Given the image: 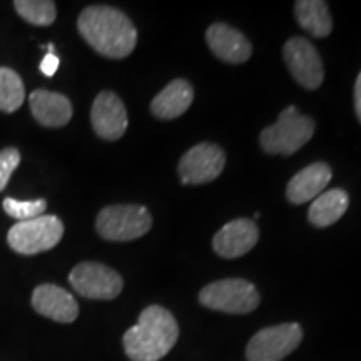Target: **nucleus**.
Instances as JSON below:
<instances>
[{
    "label": "nucleus",
    "instance_id": "obj_13",
    "mask_svg": "<svg viewBox=\"0 0 361 361\" xmlns=\"http://www.w3.org/2000/svg\"><path fill=\"white\" fill-rule=\"evenodd\" d=\"M32 306L39 314L57 323H72L79 316L75 298L57 284H40L32 293Z\"/></svg>",
    "mask_w": 361,
    "mask_h": 361
},
{
    "label": "nucleus",
    "instance_id": "obj_22",
    "mask_svg": "<svg viewBox=\"0 0 361 361\" xmlns=\"http://www.w3.org/2000/svg\"><path fill=\"white\" fill-rule=\"evenodd\" d=\"M47 209V201L45 200H34V201H19L13 197H6L4 200V211L17 219L19 223L22 221H30L44 216V211Z\"/></svg>",
    "mask_w": 361,
    "mask_h": 361
},
{
    "label": "nucleus",
    "instance_id": "obj_21",
    "mask_svg": "<svg viewBox=\"0 0 361 361\" xmlns=\"http://www.w3.org/2000/svg\"><path fill=\"white\" fill-rule=\"evenodd\" d=\"M13 7L22 19L32 25L47 27L57 17L56 4L51 0H16Z\"/></svg>",
    "mask_w": 361,
    "mask_h": 361
},
{
    "label": "nucleus",
    "instance_id": "obj_5",
    "mask_svg": "<svg viewBox=\"0 0 361 361\" xmlns=\"http://www.w3.org/2000/svg\"><path fill=\"white\" fill-rule=\"evenodd\" d=\"M152 226L147 207L137 204H117L104 207L97 214L96 229L107 241H133L142 238Z\"/></svg>",
    "mask_w": 361,
    "mask_h": 361
},
{
    "label": "nucleus",
    "instance_id": "obj_24",
    "mask_svg": "<svg viewBox=\"0 0 361 361\" xmlns=\"http://www.w3.org/2000/svg\"><path fill=\"white\" fill-rule=\"evenodd\" d=\"M59 64H61V61H59V57L56 56V54L47 52L45 54L44 61L40 62V71H42V74L47 75V78H52V75L56 74L59 69Z\"/></svg>",
    "mask_w": 361,
    "mask_h": 361
},
{
    "label": "nucleus",
    "instance_id": "obj_15",
    "mask_svg": "<svg viewBox=\"0 0 361 361\" xmlns=\"http://www.w3.org/2000/svg\"><path fill=\"white\" fill-rule=\"evenodd\" d=\"M30 111L45 128H62L72 119V104L64 94L37 89L29 97Z\"/></svg>",
    "mask_w": 361,
    "mask_h": 361
},
{
    "label": "nucleus",
    "instance_id": "obj_17",
    "mask_svg": "<svg viewBox=\"0 0 361 361\" xmlns=\"http://www.w3.org/2000/svg\"><path fill=\"white\" fill-rule=\"evenodd\" d=\"M192 99V85L186 79H174L152 99L151 111L159 119H176L191 107Z\"/></svg>",
    "mask_w": 361,
    "mask_h": 361
},
{
    "label": "nucleus",
    "instance_id": "obj_8",
    "mask_svg": "<svg viewBox=\"0 0 361 361\" xmlns=\"http://www.w3.org/2000/svg\"><path fill=\"white\" fill-rule=\"evenodd\" d=\"M69 283L87 300H114L123 291L124 281L116 269L101 263H80L71 271Z\"/></svg>",
    "mask_w": 361,
    "mask_h": 361
},
{
    "label": "nucleus",
    "instance_id": "obj_11",
    "mask_svg": "<svg viewBox=\"0 0 361 361\" xmlns=\"http://www.w3.org/2000/svg\"><path fill=\"white\" fill-rule=\"evenodd\" d=\"M90 123L92 129L101 139L117 141L128 130V111L124 102L112 90H102L94 99L90 109Z\"/></svg>",
    "mask_w": 361,
    "mask_h": 361
},
{
    "label": "nucleus",
    "instance_id": "obj_23",
    "mask_svg": "<svg viewBox=\"0 0 361 361\" xmlns=\"http://www.w3.org/2000/svg\"><path fill=\"white\" fill-rule=\"evenodd\" d=\"M19 164L20 152L16 147H7L0 151V191H4L7 188L11 176Z\"/></svg>",
    "mask_w": 361,
    "mask_h": 361
},
{
    "label": "nucleus",
    "instance_id": "obj_19",
    "mask_svg": "<svg viewBox=\"0 0 361 361\" xmlns=\"http://www.w3.org/2000/svg\"><path fill=\"white\" fill-rule=\"evenodd\" d=\"M296 20L306 32L316 39L328 37L333 30L331 13L328 4L322 0H300L295 4Z\"/></svg>",
    "mask_w": 361,
    "mask_h": 361
},
{
    "label": "nucleus",
    "instance_id": "obj_14",
    "mask_svg": "<svg viewBox=\"0 0 361 361\" xmlns=\"http://www.w3.org/2000/svg\"><path fill=\"white\" fill-rule=\"evenodd\" d=\"M206 40L214 56L228 64H243L252 54V45L245 34L224 22L211 25L206 32Z\"/></svg>",
    "mask_w": 361,
    "mask_h": 361
},
{
    "label": "nucleus",
    "instance_id": "obj_10",
    "mask_svg": "<svg viewBox=\"0 0 361 361\" xmlns=\"http://www.w3.org/2000/svg\"><path fill=\"white\" fill-rule=\"evenodd\" d=\"M226 164L223 147L213 142H201L180 157L178 173L183 184H206L218 179Z\"/></svg>",
    "mask_w": 361,
    "mask_h": 361
},
{
    "label": "nucleus",
    "instance_id": "obj_9",
    "mask_svg": "<svg viewBox=\"0 0 361 361\" xmlns=\"http://www.w3.org/2000/svg\"><path fill=\"white\" fill-rule=\"evenodd\" d=\"M283 57L293 79L301 87L316 90L324 79L322 57L314 45L305 37H291L284 44Z\"/></svg>",
    "mask_w": 361,
    "mask_h": 361
},
{
    "label": "nucleus",
    "instance_id": "obj_20",
    "mask_svg": "<svg viewBox=\"0 0 361 361\" xmlns=\"http://www.w3.org/2000/svg\"><path fill=\"white\" fill-rule=\"evenodd\" d=\"M25 101V89L20 75L8 67H0V111L12 114Z\"/></svg>",
    "mask_w": 361,
    "mask_h": 361
},
{
    "label": "nucleus",
    "instance_id": "obj_6",
    "mask_svg": "<svg viewBox=\"0 0 361 361\" xmlns=\"http://www.w3.org/2000/svg\"><path fill=\"white\" fill-rule=\"evenodd\" d=\"M64 236V224L57 216H40V218L22 221L8 229L7 241L13 251L24 256L56 247Z\"/></svg>",
    "mask_w": 361,
    "mask_h": 361
},
{
    "label": "nucleus",
    "instance_id": "obj_12",
    "mask_svg": "<svg viewBox=\"0 0 361 361\" xmlns=\"http://www.w3.org/2000/svg\"><path fill=\"white\" fill-rule=\"evenodd\" d=\"M259 239V229L251 219H234L224 224L213 238L216 255L226 259H236L245 256L256 246Z\"/></svg>",
    "mask_w": 361,
    "mask_h": 361
},
{
    "label": "nucleus",
    "instance_id": "obj_1",
    "mask_svg": "<svg viewBox=\"0 0 361 361\" xmlns=\"http://www.w3.org/2000/svg\"><path fill=\"white\" fill-rule=\"evenodd\" d=\"M78 29L94 51L109 59L130 56L137 44V30L134 24L116 7H85L78 19Z\"/></svg>",
    "mask_w": 361,
    "mask_h": 361
},
{
    "label": "nucleus",
    "instance_id": "obj_26",
    "mask_svg": "<svg viewBox=\"0 0 361 361\" xmlns=\"http://www.w3.org/2000/svg\"><path fill=\"white\" fill-rule=\"evenodd\" d=\"M252 218H255V219H259V218H261V214H259V213H255V216H252Z\"/></svg>",
    "mask_w": 361,
    "mask_h": 361
},
{
    "label": "nucleus",
    "instance_id": "obj_16",
    "mask_svg": "<svg viewBox=\"0 0 361 361\" xmlns=\"http://www.w3.org/2000/svg\"><path fill=\"white\" fill-rule=\"evenodd\" d=\"M331 168L324 162H314L308 168L301 169L288 183L286 197L291 204H305L316 200L331 180Z\"/></svg>",
    "mask_w": 361,
    "mask_h": 361
},
{
    "label": "nucleus",
    "instance_id": "obj_7",
    "mask_svg": "<svg viewBox=\"0 0 361 361\" xmlns=\"http://www.w3.org/2000/svg\"><path fill=\"white\" fill-rule=\"evenodd\" d=\"M303 340V329L298 323H283L263 328L246 346L247 361H281L291 355Z\"/></svg>",
    "mask_w": 361,
    "mask_h": 361
},
{
    "label": "nucleus",
    "instance_id": "obj_2",
    "mask_svg": "<svg viewBox=\"0 0 361 361\" xmlns=\"http://www.w3.org/2000/svg\"><path fill=\"white\" fill-rule=\"evenodd\" d=\"M178 338L179 326L173 313L159 305H151L126 331L123 345L130 361H159L173 350Z\"/></svg>",
    "mask_w": 361,
    "mask_h": 361
},
{
    "label": "nucleus",
    "instance_id": "obj_3",
    "mask_svg": "<svg viewBox=\"0 0 361 361\" xmlns=\"http://www.w3.org/2000/svg\"><path fill=\"white\" fill-rule=\"evenodd\" d=\"M313 134L314 121L308 116L300 114L295 106H290L281 111L276 124L263 129L259 142L268 154L291 156L311 141Z\"/></svg>",
    "mask_w": 361,
    "mask_h": 361
},
{
    "label": "nucleus",
    "instance_id": "obj_25",
    "mask_svg": "<svg viewBox=\"0 0 361 361\" xmlns=\"http://www.w3.org/2000/svg\"><path fill=\"white\" fill-rule=\"evenodd\" d=\"M355 111H356V116H358V119L361 123V72H360L358 79H356V84H355Z\"/></svg>",
    "mask_w": 361,
    "mask_h": 361
},
{
    "label": "nucleus",
    "instance_id": "obj_4",
    "mask_svg": "<svg viewBox=\"0 0 361 361\" xmlns=\"http://www.w3.org/2000/svg\"><path fill=\"white\" fill-rule=\"evenodd\" d=\"M200 303L214 311L229 314H246L259 306V293L246 279H219L204 286L200 293Z\"/></svg>",
    "mask_w": 361,
    "mask_h": 361
},
{
    "label": "nucleus",
    "instance_id": "obj_18",
    "mask_svg": "<svg viewBox=\"0 0 361 361\" xmlns=\"http://www.w3.org/2000/svg\"><path fill=\"white\" fill-rule=\"evenodd\" d=\"M348 206L350 197L346 191H343V189H329V191L319 194L311 202L308 219L316 228H326V226L335 224L346 213Z\"/></svg>",
    "mask_w": 361,
    "mask_h": 361
}]
</instances>
